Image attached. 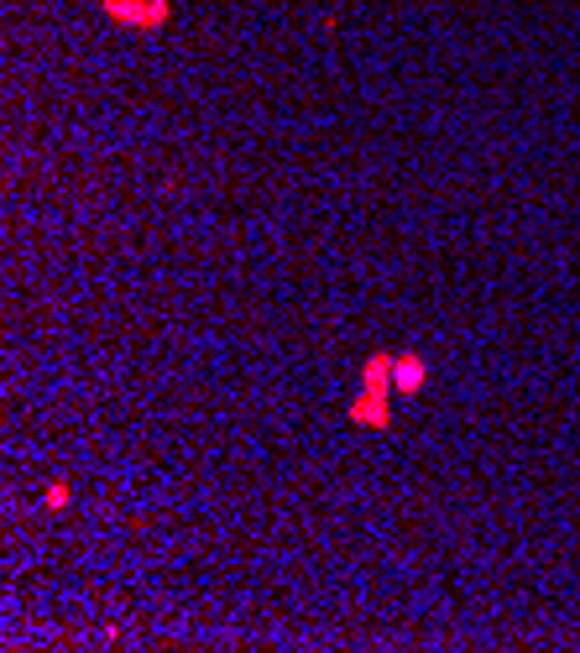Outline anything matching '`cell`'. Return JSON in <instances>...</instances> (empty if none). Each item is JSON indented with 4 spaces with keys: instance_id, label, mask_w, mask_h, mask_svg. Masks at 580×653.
Instances as JSON below:
<instances>
[{
    "instance_id": "obj_1",
    "label": "cell",
    "mask_w": 580,
    "mask_h": 653,
    "mask_svg": "<svg viewBox=\"0 0 580 653\" xmlns=\"http://www.w3.org/2000/svg\"><path fill=\"white\" fill-rule=\"evenodd\" d=\"M392 356H371L366 361V371H361V398L351 403V418L356 424H371V429H387V418H392V408H387V398H392Z\"/></svg>"
},
{
    "instance_id": "obj_2",
    "label": "cell",
    "mask_w": 580,
    "mask_h": 653,
    "mask_svg": "<svg viewBox=\"0 0 580 653\" xmlns=\"http://www.w3.org/2000/svg\"><path fill=\"white\" fill-rule=\"evenodd\" d=\"M105 16L121 21V27H142V32L168 27V6L162 0H105Z\"/></svg>"
},
{
    "instance_id": "obj_3",
    "label": "cell",
    "mask_w": 580,
    "mask_h": 653,
    "mask_svg": "<svg viewBox=\"0 0 580 653\" xmlns=\"http://www.w3.org/2000/svg\"><path fill=\"white\" fill-rule=\"evenodd\" d=\"M424 382H429V366H424V356H398L392 361V387L403 392V398H413V392H424Z\"/></svg>"
}]
</instances>
